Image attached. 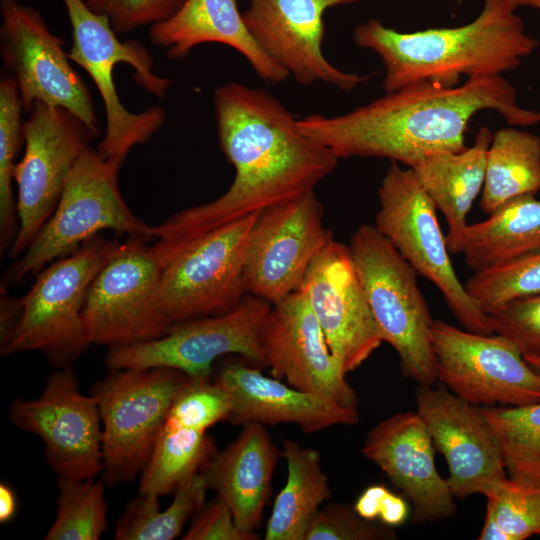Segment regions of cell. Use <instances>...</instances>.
<instances>
[{
    "mask_svg": "<svg viewBox=\"0 0 540 540\" xmlns=\"http://www.w3.org/2000/svg\"><path fill=\"white\" fill-rule=\"evenodd\" d=\"M218 141L235 175L213 201L186 208L153 226L151 245L163 256L223 225L314 191L339 157L302 133L274 96L241 83L213 95Z\"/></svg>",
    "mask_w": 540,
    "mask_h": 540,
    "instance_id": "obj_1",
    "label": "cell"
},
{
    "mask_svg": "<svg viewBox=\"0 0 540 540\" xmlns=\"http://www.w3.org/2000/svg\"><path fill=\"white\" fill-rule=\"evenodd\" d=\"M482 110L511 125L540 123V111L519 106L513 85L497 75L452 87L413 83L342 115L297 119V127L339 158H386L412 168L427 155L464 150L469 121Z\"/></svg>",
    "mask_w": 540,
    "mask_h": 540,
    "instance_id": "obj_2",
    "label": "cell"
},
{
    "mask_svg": "<svg viewBox=\"0 0 540 540\" xmlns=\"http://www.w3.org/2000/svg\"><path fill=\"white\" fill-rule=\"evenodd\" d=\"M515 10L508 0H484L480 14L466 25L407 33L370 19L354 28L353 40L381 58L386 93L417 82L452 87L462 76L515 70L536 50L539 41L525 32Z\"/></svg>",
    "mask_w": 540,
    "mask_h": 540,
    "instance_id": "obj_3",
    "label": "cell"
},
{
    "mask_svg": "<svg viewBox=\"0 0 540 540\" xmlns=\"http://www.w3.org/2000/svg\"><path fill=\"white\" fill-rule=\"evenodd\" d=\"M119 245L96 235L41 270L17 299L18 321L0 354L37 351L55 368L71 366L91 345L83 319L87 291Z\"/></svg>",
    "mask_w": 540,
    "mask_h": 540,
    "instance_id": "obj_4",
    "label": "cell"
},
{
    "mask_svg": "<svg viewBox=\"0 0 540 540\" xmlns=\"http://www.w3.org/2000/svg\"><path fill=\"white\" fill-rule=\"evenodd\" d=\"M61 1L72 27L67 56L88 73L105 109L106 130L96 150L121 167L131 148L147 142L162 127L166 114L160 106L140 113L128 111L117 94L114 67L120 62L130 65L136 83L158 98H164L171 80L154 74L149 51L137 40L120 41L109 19L91 10L85 0Z\"/></svg>",
    "mask_w": 540,
    "mask_h": 540,
    "instance_id": "obj_5",
    "label": "cell"
},
{
    "mask_svg": "<svg viewBox=\"0 0 540 540\" xmlns=\"http://www.w3.org/2000/svg\"><path fill=\"white\" fill-rule=\"evenodd\" d=\"M119 168L91 146L82 153L56 208L24 253L7 268L1 289L38 274L104 230L128 238L154 239L153 226L136 217L120 194Z\"/></svg>",
    "mask_w": 540,
    "mask_h": 540,
    "instance_id": "obj_6",
    "label": "cell"
},
{
    "mask_svg": "<svg viewBox=\"0 0 540 540\" xmlns=\"http://www.w3.org/2000/svg\"><path fill=\"white\" fill-rule=\"evenodd\" d=\"M383 342L397 353L405 377L437 382L431 344L434 322L418 274L374 225L362 224L348 245Z\"/></svg>",
    "mask_w": 540,
    "mask_h": 540,
    "instance_id": "obj_7",
    "label": "cell"
},
{
    "mask_svg": "<svg viewBox=\"0 0 540 540\" xmlns=\"http://www.w3.org/2000/svg\"><path fill=\"white\" fill-rule=\"evenodd\" d=\"M91 388L102 423L103 481H134L147 466L170 408L190 377L169 367L109 369Z\"/></svg>",
    "mask_w": 540,
    "mask_h": 540,
    "instance_id": "obj_8",
    "label": "cell"
},
{
    "mask_svg": "<svg viewBox=\"0 0 540 540\" xmlns=\"http://www.w3.org/2000/svg\"><path fill=\"white\" fill-rule=\"evenodd\" d=\"M379 210L374 226L416 273L442 294L460 325L492 334L487 314L469 296L455 272L437 209L410 168L391 162L378 188Z\"/></svg>",
    "mask_w": 540,
    "mask_h": 540,
    "instance_id": "obj_9",
    "label": "cell"
},
{
    "mask_svg": "<svg viewBox=\"0 0 540 540\" xmlns=\"http://www.w3.org/2000/svg\"><path fill=\"white\" fill-rule=\"evenodd\" d=\"M258 214L223 225L157 257L161 266L159 309L173 324L225 314L246 291L244 266Z\"/></svg>",
    "mask_w": 540,
    "mask_h": 540,
    "instance_id": "obj_10",
    "label": "cell"
},
{
    "mask_svg": "<svg viewBox=\"0 0 540 540\" xmlns=\"http://www.w3.org/2000/svg\"><path fill=\"white\" fill-rule=\"evenodd\" d=\"M162 266L145 240L128 238L91 283L83 319L91 344L124 347L157 339L171 325L160 312Z\"/></svg>",
    "mask_w": 540,
    "mask_h": 540,
    "instance_id": "obj_11",
    "label": "cell"
},
{
    "mask_svg": "<svg viewBox=\"0 0 540 540\" xmlns=\"http://www.w3.org/2000/svg\"><path fill=\"white\" fill-rule=\"evenodd\" d=\"M431 344L437 382L467 402L475 406L540 402V372L506 337L434 320Z\"/></svg>",
    "mask_w": 540,
    "mask_h": 540,
    "instance_id": "obj_12",
    "label": "cell"
},
{
    "mask_svg": "<svg viewBox=\"0 0 540 540\" xmlns=\"http://www.w3.org/2000/svg\"><path fill=\"white\" fill-rule=\"evenodd\" d=\"M24 121V154L14 169L18 232L8 250L20 257L49 219L69 174L96 137L61 107L35 102Z\"/></svg>",
    "mask_w": 540,
    "mask_h": 540,
    "instance_id": "obj_13",
    "label": "cell"
},
{
    "mask_svg": "<svg viewBox=\"0 0 540 540\" xmlns=\"http://www.w3.org/2000/svg\"><path fill=\"white\" fill-rule=\"evenodd\" d=\"M0 13V53L17 83L23 111L35 102L61 107L98 136L89 89L71 66L64 41L36 9L17 0H0Z\"/></svg>",
    "mask_w": 540,
    "mask_h": 540,
    "instance_id": "obj_14",
    "label": "cell"
},
{
    "mask_svg": "<svg viewBox=\"0 0 540 540\" xmlns=\"http://www.w3.org/2000/svg\"><path fill=\"white\" fill-rule=\"evenodd\" d=\"M272 306L245 294L225 314L173 324L157 339L110 348L105 363L109 369L169 367L194 379H210L213 362L226 354L264 364L259 333Z\"/></svg>",
    "mask_w": 540,
    "mask_h": 540,
    "instance_id": "obj_15",
    "label": "cell"
},
{
    "mask_svg": "<svg viewBox=\"0 0 540 540\" xmlns=\"http://www.w3.org/2000/svg\"><path fill=\"white\" fill-rule=\"evenodd\" d=\"M11 423L38 436L46 462L58 475L94 479L103 471L102 423L95 397L84 395L72 366L50 373L36 399H14Z\"/></svg>",
    "mask_w": 540,
    "mask_h": 540,
    "instance_id": "obj_16",
    "label": "cell"
},
{
    "mask_svg": "<svg viewBox=\"0 0 540 540\" xmlns=\"http://www.w3.org/2000/svg\"><path fill=\"white\" fill-rule=\"evenodd\" d=\"M332 238L314 191L259 213L245 259L246 294L279 303L300 288L312 260Z\"/></svg>",
    "mask_w": 540,
    "mask_h": 540,
    "instance_id": "obj_17",
    "label": "cell"
},
{
    "mask_svg": "<svg viewBox=\"0 0 540 540\" xmlns=\"http://www.w3.org/2000/svg\"><path fill=\"white\" fill-rule=\"evenodd\" d=\"M298 290L345 374L383 342L348 246L332 238L312 260Z\"/></svg>",
    "mask_w": 540,
    "mask_h": 540,
    "instance_id": "obj_18",
    "label": "cell"
},
{
    "mask_svg": "<svg viewBox=\"0 0 540 540\" xmlns=\"http://www.w3.org/2000/svg\"><path fill=\"white\" fill-rule=\"evenodd\" d=\"M259 344L274 378L296 389L329 397L357 408L356 391L346 380L306 297L295 291L272 306Z\"/></svg>",
    "mask_w": 540,
    "mask_h": 540,
    "instance_id": "obj_19",
    "label": "cell"
},
{
    "mask_svg": "<svg viewBox=\"0 0 540 540\" xmlns=\"http://www.w3.org/2000/svg\"><path fill=\"white\" fill-rule=\"evenodd\" d=\"M361 0H249L245 24L259 47L300 85L316 82L351 92L369 79L342 71L323 55L327 9Z\"/></svg>",
    "mask_w": 540,
    "mask_h": 540,
    "instance_id": "obj_20",
    "label": "cell"
},
{
    "mask_svg": "<svg viewBox=\"0 0 540 540\" xmlns=\"http://www.w3.org/2000/svg\"><path fill=\"white\" fill-rule=\"evenodd\" d=\"M416 412L444 456L455 498L482 494L507 476L494 436L478 407L444 386L418 385Z\"/></svg>",
    "mask_w": 540,
    "mask_h": 540,
    "instance_id": "obj_21",
    "label": "cell"
},
{
    "mask_svg": "<svg viewBox=\"0 0 540 540\" xmlns=\"http://www.w3.org/2000/svg\"><path fill=\"white\" fill-rule=\"evenodd\" d=\"M434 443L415 411L393 414L367 434L362 454L376 464L412 505L414 523H431L456 514L455 497L438 473Z\"/></svg>",
    "mask_w": 540,
    "mask_h": 540,
    "instance_id": "obj_22",
    "label": "cell"
},
{
    "mask_svg": "<svg viewBox=\"0 0 540 540\" xmlns=\"http://www.w3.org/2000/svg\"><path fill=\"white\" fill-rule=\"evenodd\" d=\"M215 383L230 400L227 421L233 425L294 424L305 434H311L338 425H357L360 421L357 408L301 391L242 364L224 366Z\"/></svg>",
    "mask_w": 540,
    "mask_h": 540,
    "instance_id": "obj_23",
    "label": "cell"
},
{
    "mask_svg": "<svg viewBox=\"0 0 540 540\" xmlns=\"http://www.w3.org/2000/svg\"><path fill=\"white\" fill-rule=\"evenodd\" d=\"M149 39L173 60L184 59L200 44H224L241 53L266 82L277 84L289 76L254 40L236 0H185L171 17L150 26Z\"/></svg>",
    "mask_w": 540,
    "mask_h": 540,
    "instance_id": "obj_24",
    "label": "cell"
},
{
    "mask_svg": "<svg viewBox=\"0 0 540 540\" xmlns=\"http://www.w3.org/2000/svg\"><path fill=\"white\" fill-rule=\"evenodd\" d=\"M277 460L278 450L265 426L248 423L201 470L208 488L228 505L242 531L252 533L260 525Z\"/></svg>",
    "mask_w": 540,
    "mask_h": 540,
    "instance_id": "obj_25",
    "label": "cell"
},
{
    "mask_svg": "<svg viewBox=\"0 0 540 540\" xmlns=\"http://www.w3.org/2000/svg\"><path fill=\"white\" fill-rule=\"evenodd\" d=\"M450 254H461L474 272L498 267L540 250V200L514 198L488 215L446 235Z\"/></svg>",
    "mask_w": 540,
    "mask_h": 540,
    "instance_id": "obj_26",
    "label": "cell"
},
{
    "mask_svg": "<svg viewBox=\"0 0 540 540\" xmlns=\"http://www.w3.org/2000/svg\"><path fill=\"white\" fill-rule=\"evenodd\" d=\"M492 136L490 129L482 126L471 147L460 152L427 155L410 168L444 216L447 234H455L468 224L467 215L484 186L486 155Z\"/></svg>",
    "mask_w": 540,
    "mask_h": 540,
    "instance_id": "obj_27",
    "label": "cell"
},
{
    "mask_svg": "<svg viewBox=\"0 0 540 540\" xmlns=\"http://www.w3.org/2000/svg\"><path fill=\"white\" fill-rule=\"evenodd\" d=\"M282 445L287 480L275 499L264 539L304 540L313 518L330 497L328 478L316 449L288 438L282 439Z\"/></svg>",
    "mask_w": 540,
    "mask_h": 540,
    "instance_id": "obj_28",
    "label": "cell"
},
{
    "mask_svg": "<svg viewBox=\"0 0 540 540\" xmlns=\"http://www.w3.org/2000/svg\"><path fill=\"white\" fill-rule=\"evenodd\" d=\"M540 191V136L502 128L492 136L486 155L480 208L490 214L504 203Z\"/></svg>",
    "mask_w": 540,
    "mask_h": 540,
    "instance_id": "obj_29",
    "label": "cell"
},
{
    "mask_svg": "<svg viewBox=\"0 0 540 540\" xmlns=\"http://www.w3.org/2000/svg\"><path fill=\"white\" fill-rule=\"evenodd\" d=\"M207 481L203 473L187 477L175 490L170 505L160 509L159 497L139 494L115 522L116 540H173L205 504Z\"/></svg>",
    "mask_w": 540,
    "mask_h": 540,
    "instance_id": "obj_30",
    "label": "cell"
},
{
    "mask_svg": "<svg viewBox=\"0 0 540 540\" xmlns=\"http://www.w3.org/2000/svg\"><path fill=\"white\" fill-rule=\"evenodd\" d=\"M215 453L214 442L206 431L166 418L141 473L138 493L156 497L174 493L187 477L200 472Z\"/></svg>",
    "mask_w": 540,
    "mask_h": 540,
    "instance_id": "obj_31",
    "label": "cell"
},
{
    "mask_svg": "<svg viewBox=\"0 0 540 540\" xmlns=\"http://www.w3.org/2000/svg\"><path fill=\"white\" fill-rule=\"evenodd\" d=\"M478 409L498 445L508 478L540 488V402Z\"/></svg>",
    "mask_w": 540,
    "mask_h": 540,
    "instance_id": "obj_32",
    "label": "cell"
},
{
    "mask_svg": "<svg viewBox=\"0 0 540 540\" xmlns=\"http://www.w3.org/2000/svg\"><path fill=\"white\" fill-rule=\"evenodd\" d=\"M56 517L45 540H98L107 526L104 481L57 478Z\"/></svg>",
    "mask_w": 540,
    "mask_h": 540,
    "instance_id": "obj_33",
    "label": "cell"
},
{
    "mask_svg": "<svg viewBox=\"0 0 540 540\" xmlns=\"http://www.w3.org/2000/svg\"><path fill=\"white\" fill-rule=\"evenodd\" d=\"M15 79L10 75L0 82V252L9 250L18 232L16 202L12 180L16 158L23 143L24 121Z\"/></svg>",
    "mask_w": 540,
    "mask_h": 540,
    "instance_id": "obj_34",
    "label": "cell"
},
{
    "mask_svg": "<svg viewBox=\"0 0 540 540\" xmlns=\"http://www.w3.org/2000/svg\"><path fill=\"white\" fill-rule=\"evenodd\" d=\"M465 290L487 314L540 292V250L510 263L474 272Z\"/></svg>",
    "mask_w": 540,
    "mask_h": 540,
    "instance_id": "obj_35",
    "label": "cell"
},
{
    "mask_svg": "<svg viewBox=\"0 0 540 540\" xmlns=\"http://www.w3.org/2000/svg\"><path fill=\"white\" fill-rule=\"evenodd\" d=\"M490 515L505 540H523L540 535V488L519 484L506 477L484 494Z\"/></svg>",
    "mask_w": 540,
    "mask_h": 540,
    "instance_id": "obj_36",
    "label": "cell"
},
{
    "mask_svg": "<svg viewBox=\"0 0 540 540\" xmlns=\"http://www.w3.org/2000/svg\"><path fill=\"white\" fill-rule=\"evenodd\" d=\"M230 410L227 394L215 382L190 377L174 400L167 419L207 431L216 423L228 420Z\"/></svg>",
    "mask_w": 540,
    "mask_h": 540,
    "instance_id": "obj_37",
    "label": "cell"
},
{
    "mask_svg": "<svg viewBox=\"0 0 540 540\" xmlns=\"http://www.w3.org/2000/svg\"><path fill=\"white\" fill-rule=\"evenodd\" d=\"M391 527L362 518L354 508L338 502L320 508L304 540H391Z\"/></svg>",
    "mask_w": 540,
    "mask_h": 540,
    "instance_id": "obj_38",
    "label": "cell"
},
{
    "mask_svg": "<svg viewBox=\"0 0 540 540\" xmlns=\"http://www.w3.org/2000/svg\"><path fill=\"white\" fill-rule=\"evenodd\" d=\"M492 333L512 341L523 356L540 357V292L487 313Z\"/></svg>",
    "mask_w": 540,
    "mask_h": 540,
    "instance_id": "obj_39",
    "label": "cell"
},
{
    "mask_svg": "<svg viewBox=\"0 0 540 540\" xmlns=\"http://www.w3.org/2000/svg\"><path fill=\"white\" fill-rule=\"evenodd\" d=\"M185 0H85L96 13L105 15L117 34L153 25L171 17Z\"/></svg>",
    "mask_w": 540,
    "mask_h": 540,
    "instance_id": "obj_40",
    "label": "cell"
},
{
    "mask_svg": "<svg viewBox=\"0 0 540 540\" xmlns=\"http://www.w3.org/2000/svg\"><path fill=\"white\" fill-rule=\"evenodd\" d=\"M183 540H257L256 532L242 531L232 511L219 497L205 504L191 518Z\"/></svg>",
    "mask_w": 540,
    "mask_h": 540,
    "instance_id": "obj_41",
    "label": "cell"
},
{
    "mask_svg": "<svg viewBox=\"0 0 540 540\" xmlns=\"http://www.w3.org/2000/svg\"><path fill=\"white\" fill-rule=\"evenodd\" d=\"M354 510L364 519L379 521L391 528L402 525L409 514L405 499L384 485H371L357 498Z\"/></svg>",
    "mask_w": 540,
    "mask_h": 540,
    "instance_id": "obj_42",
    "label": "cell"
},
{
    "mask_svg": "<svg viewBox=\"0 0 540 540\" xmlns=\"http://www.w3.org/2000/svg\"><path fill=\"white\" fill-rule=\"evenodd\" d=\"M17 508L14 491L4 482L0 484V522L6 523L13 519Z\"/></svg>",
    "mask_w": 540,
    "mask_h": 540,
    "instance_id": "obj_43",
    "label": "cell"
},
{
    "mask_svg": "<svg viewBox=\"0 0 540 540\" xmlns=\"http://www.w3.org/2000/svg\"><path fill=\"white\" fill-rule=\"evenodd\" d=\"M508 2L514 9L519 7H530L540 10V0H508Z\"/></svg>",
    "mask_w": 540,
    "mask_h": 540,
    "instance_id": "obj_44",
    "label": "cell"
},
{
    "mask_svg": "<svg viewBox=\"0 0 540 540\" xmlns=\"http://www.w3.org/2000/svg\"><path fill=\"white\" fill-rule=\"evenodd\" d=\"M524 358L533 368L540 372V357L524 356Z\"/></svg>",
    "mask_w": 540,
    "mask_h": 540,
    "instance_id": "obj_45",
    "label": "cell"
}]
</instances>
